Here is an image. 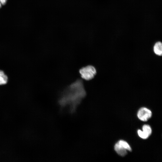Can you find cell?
Listing matches in <instances>:
<instances>
[{"mask_svg":"<svg viewBox=\"0 0 162 162\" xmlns=\"http://www.w3.org/2000/svg\"><path fill=\"white\" fill-rule=\"evenodd\" d=\"M7 0H0V2L2 5H4L7 2Z\"/></svg>","mask_w":162,"mask_h":162,"instance_id":"obj_10","label":"cell"},{"mask_svg":"<svg viewBox=\"0 0 162 162\" xmlns=\"http://www.w3.org/2000/svg\"><path fill=\"white\" fill-rule=\"evenodd\" d=\"M8 77L4 72L0 70V85L6 84L8 81Z\"/></svg>","mask_w":162,"mask_h":162,"instance_id":"obj_6","label":"cell"},{"mask_svg":"<svg viewBox=\"0 0 162 162\" xmlns=\"http://www.w3.org/2000/svg\"><path fill=\"white\" fill-rule=\"evenodd\" d=\"M1 6H2V4L0 2V8L1 7Z\"/></svg>","mask_w":162,"mask_h":162,"instance_id":"obj_11","label":"cell"},{"mask_svg":"<svg viewBox=\"0 0 162 162\" xmlns=\"http://www.w3.org/2000/svg\"><path fill=\"white\" fill-rule=\"evenodd\" d=\"M154 51L155 54L158 56L162 55V44L160 42H156L154 46Z\"/></svg>","mask_w":162,"mask_h":162,"instance_id":"obj_5","label":"cell"},{"mask_svg":"<svg viewBox=\"0 0 162 162\" xmlns=\"http://www.w3.org/2000/svg\"><path fill=\"white\" fill-rule=\"evenodd\" d=\"M142 128L143 131L149 136L151 134L152 130L149 125L145 124L143 126Z\"/></svg>","mask_w":162,"mask_h":162,"instance_id":"obj_7","label":"cell"},{"mask_svg":"<svg viewBox=\"0 0 162 162\" xmlns=\"http://www.w3.org/2000/svg\"><path fill=\"white\" fill-rule=\"evenodd\" d=\"M137 132L139 136L143 139H147L149 136L148 135L140 130H138Z\"/></svg>","mask_w":162,"mask_h":162,"instance_id":"obj_9","label":"cell"},{"mask_svg":"<svg viewBox=\"0 0 162 162\" xmlns=\"http://www.w3.org/2000/svg\"><path fill=\"white\" fill-rule=\"evenodd\" d=\"M114 149L116 152L121 156H124L127 154L126 149L119 144L118 142L115 144Z\"/></svg>","mask_w":162,"mask_h":162,"instance_id":"obj_4","label":"cell"},{"mask_svg":"<svg viewBox=\"0 0 162 162\" xmlns=\"http://www.w3.org/2000/svg\"><path fill=\"white\" fill-rule=\"evenodd\" d=\"M79 73L82 78L89 80L94 77L96 73V70L94 66L89 65L81 68Z\"/></svg>","mask_w":162,"mask_h":162,"instance_id":"obj_2","label":"cell"},{"mask_svg":"<svg viewBox=\"0 0 162 162\" xmlns=\"http://www.w3.org/2000/svg\"><path fill=\"white\" fill-rule=\"evenodd\" d=\"M152 115L151 111L145 107L140 108L138 111L137 116L138 118L143 121H147Z\"/></svg>","mask_w":162,"mask_h":162,"instance_id":"obj_3","label":"cell"},{"mask_svg":"<svg viewBox=\"0 0 162 162\" xmlns=\"http://www.w3.org/2000/svg\"><path fill=\"white\" fill-rule=\"evenodd\" d=\"M86 95L82 80L78 79L65 88L60 93L58 103L60 106L69 112L78 107Z\"/></svg>","mask_w":162,"mask_h":162,"instance_id":"obj_1","label":"cell"},{"mask_svg":"<svg viewBox=\"0 0 162 162\" xmlns=\"http://www.w3.org/2000/svg\"><path fill=\"white\" fill-rule=\"evenodd\" d=\"M118 143L126 150L130 151H131V149L129 145L126 141L123 140H120Z\"/></svg>","mask_w":162,"mask_h":162,"instance_id":"obj_8","label":"cell"}]
</instances>
